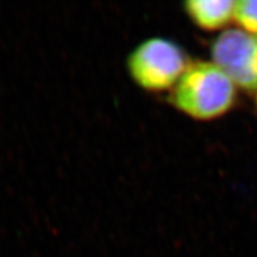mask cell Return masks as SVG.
<instances>
[{
  "mask_svg": "<svg viewBox=\"0 0 257 257\" xmlns=\"http://www.w3.org/2000/svg\"><path fill=\"white\" fill-rule=\"evenodd\" d=\"M169 105L198 121H212L236 106L237 87L212 61H191L169 91Z\"/></svg>",
  "mask_w": 257,
  "mask_h": 257,
  "instance_id": "1",
  "label": "cell"
},
{
  "mask_svg": "<svg viewBox=\"0 0 257 257\" xmlns=\"http://www.w3.org/2000/svg\"><path fill=\"white\" fill-rule=\"evenodd\" d=\"M189 57L184 48L166 37H150L131 50L126 69L133 81L143 91H170L186 68Z\"/></svg>",
  "mask_w": 257,
  "mask_h": 257,
  "instance_id": "2",
  "label": "cell"
},
{
  "mask_svg": "<svg viewBox=\"0 0 257 257\" xmlns=\"http://www.w3.org/2000/svg\"><path fill=\"white\" fill-rule=\"evenodd\" d=\"M211 61L229 76L237 88L257 93V36L238 28L226 29L210 47Z\"/></svg>",
  "mask_w": 257,
  "mask_h": 257,
  "instance_id": "3",
  "label": "cell"
},
{
  "mask_svg": "<svg viewBox=\"0 0 257 257\" xmlns=\"http://www.w3.org/2000/svg\"><path fill=\"white\" fill-rule=\"evenodd\" d=\"M234 0H187L182 11L202 31H220L233 22Z\"/></svg>",
  "mask_w": 257,
  "mask_h": 257,
  "instance_id": "4",
  "label": "cell"
},
{
  "mask_svg": "<svg viewBox=\"0 0 257 257\" xmlns=\"http://www.w3.org/2000/svg\"><path fill=\"white\" fill-rule=\"evenodd\" d=\"M233 22L240 30L257 36V0L234 2Z\"/></svg>",
  "mask_w": 257,
  "mask_h": 257,
  "instance_id": "5",
  "label": "cell"
},
{
  "mask_svg": "<svg viewBox=\"0 0 257 257\" xmlns=\"http://www.w3.org/2000/svg\"><path fill=\"white\" fill-rule=\"evenodd\" d=\"M253 105H255V108H256V112H257V93L255 94V98H253Z\"/></svg>",
  "mask_w": 257,
  "mask_h": 257,
  "instance_id": "6",
  "label": "cell"
}]
</instances>
